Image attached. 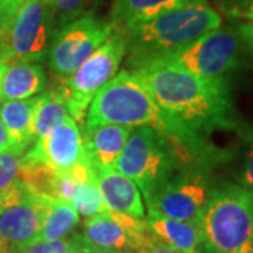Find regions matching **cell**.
Returning <instances> with one entry per match:
<instances>
[{"label":"cell","instance_id":"cell-27","mask_svg":"<svg viewBox=\"0 0 253 253\" xmlns=\"http://www.w3.org/2000/svg\"><path fill=\"white\" fill-rule=\"evenodd\" d=\"M134 253H186L181 252L176 248H172L168 244H165L161 241L158 236L155 235L154 232L149 229L148 235L144 239V242L139 245V248L136 249Z\"/></svg>","mask_w":253,"mask_h":253},{"label":"cell","instance_id":"cell-9","mask_svg":"<svg viewBox=\"0 0 253 253\" xmlns=\"http://www.w3.org/2000/svg\"><path fill=\"white\" fill-rule=\"evenodd\" d=\"M241 38L232 28H215L191 45L162 59L204 79H225L239 66Z\"/></svg>","mask_w":253,"mask_h":253},{"label":"cell","instance_id":"cell-36","mask_svg":"<svg viewBox=\"0 0 253 253\" xmlns=\"http://www.w3.org/2000/svg\"><path fill=\"white\" fill-rule=\"evenodd\" d=\"M7 251H10L9 248H7V245L3 242V239L0 238V253H4L7 252Z\"/></svg>","mask_w":253,"mask_h":253},{"label":"cell","instance_id":"cell-20","mask_svg":"<svg viewBox=\"0 0 253 253\" xmlns=\"http://www.w3.org/2000/svg\"><path fill=\"white\" fill-rule=\"evenodd\" d=\"M44 212L38 241H58L72 234L79 225V214L71 203L42 194Z\"/></svg>","mask_w":253,"mask_h":253},{"label":"cell","instance_id":"cell-7","mask_svg":"<svg viewBox=\"0 0 253 253\" xmlns=\"http://www.w3.org/2000/svg\"><path fill=\"white\" fill-rule=\"evenodd\" d=\"M55 30L56 20L49 0H24L0 41V56L6 63L41 62Z\"/></svg>","mask_w":253,"mask_h":253},{"label":"cell","instance_id":"cell-26","mask_svg":"<svg viewBox=\"0 0 253 253\" xmlns=\"http://www.w3.org/2000/svg\"><path fill=\"white\" fill-rule=\"evenodd\" d=\"M218 4L229 17L253 21V0H222Z\"/></svg>","mask_w":253,"mask_h":253},{"label":"cell","instance_id":"cell-21","mask_svg":"<svg viewBox=\"0 0 253 253\" xmlns=\"http://www.w3.org/2000/svg\"><path fill=\"white\" fill-rule=\"evenodd\" d=\"M69 117L71 114L59 91L56 89L42 91L40 96H37L33 114V131L36 141L48 135L55 126L62 124Z\"/></svg>","mask_w":253,"mask_h":253},{"label":"cell","instance_id":"cell-25","mask_svg":"<svg viewBox=\"0 0 253 253\" xmlns=\"http://www.w3.org/2000/svg\"><path fill=\"white\" fill-rule=\"evenodd\" d=\"M21 158L23 155L11 149L0 152V194L20 180Z\"/></svg>","mask_w":253,"mask_h":253},{"label":"cell","instance_id":"cell-11","mask_svg":"<svg viewBox=\"0 0 253 253\" xmlns=\"http://www.w3.org/2000/svg\"><path fill=\"white\" fill-rule=\"evenodd\" d=\"M211 191L207 179L197 172L170 177L149 200L148 211L177 221L200 224Z\"/></svg>","mask_w":253,"mask_h":253},{"label":"cell","instance_id":"cell-4","mask_svg":"<svg viewBox=\"0 0 253 253\" xmlns=\"http://www.w3.org/2000/svg\"><path fill=\"white\" fill-rule=\"evenodd\" d=\"M204 253H231L253 235V190L226 184L211 191L200 219Z\"/></svg>","mask_w":253,"mask_h":253},{"label":"cell","instance_id":"cell-19","mask_svg":"<svg viewBox=\"0 0 253 253\" xmlns=\"http://www.w3.org/2000/svg\"><path fill=\"white\" fill-rule=\"evenodd\" d=\"M190 0H113L111 23L121 30H129L169 10L180 7Z\"/></svg>","mask_w":253,"mask_h":253},{"label":"cell","instance_id":"cell-38","mask_svg":"<svg viewBox=\"0 0 253 253\" xmlns=\"http://www.w3.org/2000/svg\"><path fill=\"white\" fill-rule=\"evenodd\" d=\"M219 1H222V0H218V3H219Z\"/></svg>","mask_w":253,"mask_h":253},{"label":"cell","instance_id":"cell-14","mask_svg":"<svg viewBox=\"0 0 253 253\" xmlns=\"http://www.w3.org/2000/svg\"><path fill=\"white\" fill-rule=\"evenodd\" d=\"M132 126L97 124L86 126L84 149L96 170H113L124 151Z\"/></svg>","mask_w":253,"mask_h":253},{"label":"cell","instance_id":"cell-22","mask_svg":"<svg viewBox=\"0 0 253 253\" xmlns=\"http://www.w3.org/2000/svg\"><path fill=\"white\" fill-rule=\"evenodd\" d=\"M71 204L78 211L79 215H83L86 218L99 215L107 210L104 201L100 196L96 180L78 183L72 200H71Z\"/></svg>","mask_w":253,"mask_h":253},{"label":"cell","instance_id":"cell-1","mask_svg":"<svg viewBox=\"0 0 253 253\" xmlns=\"http://www.w3.org/2000/svg\"><path fill=\"white\" fill-rule=\"evenodd\" d=\"M135 71L162 111L201 138L203 132L234 126V107L225 79H204L168 59Z\"/></svg>","mask_w":253,"mask_h":253},{"label":"cell","instance_id":"cell-2","mask_svg":"<svg viewBox=\"0 0 253 253\" xmlns=\"http://www.w3.org/2000/svg\"><path fill=\"white\" fill-rule=\"evenodd\" d=\"M116 124L149 126L179 148L199 151L201 138L166 116L135 71H121L107 82L91 100L84 126Z\"/></svg>","mask_w":253,"mask_h":253},{"label":"cell","instance_id":"cell-30","mask_svg":"<svg viewBox=\"0 0 253 253\" xmlns=\"http://www.w3.org/2000/svg\"><path fill=\"white\" fill-rule=\"evenodd\" d=\"M13 151V141L10 138L9 132L6 129V126H3L1 120H0V152H4V151Z\"/></svg>","mask_w":253,"mask_h":253},{"label":"cell","instance_id":"cell-13","mask_svg":"<svg viewBox=\"0 0 253 253\" xmlns=\"http://www.w3.org/2000/svg\"><path fill=\"white\" fill-rule=\"evenodd\" d=\"M23 158L42 163L56 173H69L87 158L79 124L72 117L66 118L48 135L37 139Z\"/></svg>","mask_w":253,"mask_h":253},{"label":"cell","instance_id":"cell-29","mask_svg":"<svg viewBox=\"0 0 253 253\" xmlns=\"http://www.w3.org/2000/svg\"><path fill=\"white\" fill-rule=\"evenodd\" d=\"M236 33L241 38V41H244V44L249 49V52L253 55V21L241 23L236 28Z\"/></svg>","mask_w":253,"mask_h":253},{"label":"cell","instance_id":"cell-17","mask_svg":"<svg viewBox=\"0 0 253 253\" xmlns=\"http://www.w3.org/2000/svg\"><path fill=\"white\" fill-rule=\"evenodd\" d=\"M37 97L26 100H1L0 120L13 141V151L24 155L34 144L33 114Z\"/></svg>","mask_w":253,"mask_h":253},{"label":"cell","instance_id":"cell-35","mask_svg":"<svg viewBox=\"0 0 253 253\" xmlns=\"http://www.w3.org/2000/svg\"><path fill=\"white\" fill-rule=\"evenodd\" d=\"M6 27H4V24H3V20H1V16H0V41L3 40V37L6 34Z\"/></svg>","mask_w":253,"mask_h":253},{"label":"cell","instance_id":"cell-37","mask_svg":"<svg viewBox=\"0 0 253 253\" xmlns=\"http://www.w3.org/2000/svg\"><path fill=\"white\" fill-rule=\"evenodd\" d=\"M4 253H17V252H13V251H7V252H4Z\"/></svg>","mask_w":253,"mask_h":253},{"label":"cell","instance_id":"cell-6","mask_svg":"<svg viewBox=\"0 0 253 253\" xmlns=\"http://www.w3.org/2000/svg\"><path fill=\"white\" fill-rule=\"evenodd\" d=\"M126 54V33L114 26L111 36L82 63L79 69L61 79L56 90L61 93L71 117L76 123L83 120L96 93L117 75Z\"/></svg>","mask_w":253,"mask_h":253},{"label":"cell","instance_id":"cell-32","mask_svg":"<svg viewBox=\"0 0 253 253\" xmlns=\"http://www.w3.org/2000/svg\"><path fill=\"white\" fill-rule=\"evenodd\" d=\"M83 252L84 253H132L126 252V251H110V249H97V248H91L83 245Z\"/></svg>","mask_w":253,"mask_h":253},{"label":"cell","instance_id":"cell-8","mask_svg":"<svg viewBox=\"0 0 253 253\" xmlns=\"http://www.w3.org/2000/svg\"><path fill=\"white\" fill-rule=\"evenodd\" d=\"M113 30L111 21L90 14L59 26L46 52L51 71L59 81L71 76L111 36Z\"/></svg>","mask_w":253,"mask_h":253},{"label":"cell","instance_id":"cell-16","mask_svg":"<svg viewBox=\"0 0 253 253\" xmlns=\"http://www.w3.org/2000/svg\"><path fill=\"white\" fill-rule=\"evenodd\" d=\"M46 87V73L38 62L13 61L6 63L1 78V100H26Z\"/></svg>","mask_w":253,"mask_h":253},{"label":"cell","instance_id":"cell-24","mask_svg":"<svg viewBox=\"0 0 253 253\" xmlns=\"http://www.w3.org/2000/svg\"><path fill=\"white\" fill-rule=\"evenodd\" d=\"M55 13L56 28L76 18L87 16V10L93 0H49Z\"/></svg>","mask_w":253,"mask_h":253},{"label":"cell","instance_id":"cell-12","mask_svg":"<svg viewBox=\"0 0 253 253\" xmlns=\"http://www.w3.org/2000/svg\"><path fill=\"white\" fill-rule=\"evenodd\" d=\"M148 232L149 226L145 219L106 210L99 215L86 218L81 236L86 246L134 253Z\"/></svg>","mask_w":253,"mask_h":253},{"label":"cell","instance_id":"cell-3","mask_svg":"<svg viewBox=\"0 0 253 253\" xmlns=\"http://www.w3.org/2000/svg\"><path fill=\"white\" fill-rule=\"evenodd\" d=\"M222 18L207 0H190L145 23L124 31L128 62L135 69L191 45L221 27Z\"/></svg>","mask_w":253,"mask_h":253},{"label":"cell","instance_id":"cell-18","mask_svg":"<svg viewBox=\"0 0 253 253\" xmlns=\"http://www.w3.org/2000/svg\"><path fill=\"white\" fill-rule=\"evenodd\" d=\"M145 221L149 229L165 244L181 252L199 253L203 242L200 224L163 217L155 211H148V218Z\"/></svg>","mask_w":253,"mask_h":253},{"label":"cell","instance_id":"cell-34","mask_svg":"<svg viewBox=\"0 0 253 253\" xmlns=\"http://www.w3.org/2000/svg\"><path fill=\"white\" fill-rule=\"evenodd\" d=\"M4 69H6V62H4V59L0 56V86H1V78H3ZM0 100H1V93H0Z\"/></svg>","mask_w":253,"mask_h":253},{"label":"cell","instance_id":"cell-23","mask_svg":"<svg viewBox=\"0 0 253 253\" xmlns=\"http://www.w3.org/2000/svg\"><path fill=\"white\" fill-rule=\"evenodd\" d=\"M17 253H84L81 234L66 236L58 241H37Z\"/></svg>","mask_w":253,"mask_h":253},{"label":"cell","instance_id":"cell-28","mask_svg":"<svg viewBox=\"0 0 253 253\" xmlns=\"http://www.w3.org/2000/svg\"><path fill=\"white\" fill-rule=\"evenodd\" d=\"M23 1L24 0H0V16H1L6 30H9L11 20Z\"/></svg>","mask_w":253,"mask_h":253},{"label":"cell","instance_id":"cell-33","mask_svg":"<svg viewBox=\"0 0 253 253\" xmlns=\"http://www.w3.org/2000/svg\"><path fill=\"white\" fill-rule=\"evenodd\" d=\"M231 253H253V235L245 242L241 248H238L236 251Z\"/></svg>","mask_w":253,"mask_h":253},{"label":"cell","instance_id":"cell-31","mask_svg":"<svg viewBox=\"0 0 253 253\" xmlns=\"http://www.w3.org/2000/svg\"><path fill=\"white\" fill-rule=\"evenodd\" d=\"M245 183L253 189V148L252 151L248 155V159H246V165H245V174H244Z\"/></svg>","mask_w":253,"mask_h":253},{"label":"cell","instance_id":"cell-15","mask_svg":"<svg viewBox=\"0 0 253 253\" xmlns=\"http://www.w3.org/2000/svg\"><path fill=\"white\" fill-rule=\"evenodd\" d=\"M96 183L107 210L144 219L142 194L131 179L116 169L96 170Z\"/></svg>","mask_w":253,"mask_h":253},{"label":"cell","instance_id":"cell-10","mask_svg":"<svg viewBox=\"0 0 253 253\" xmlns=\"http://www.w3.org/2000/svg\"><path fill=\"white\" fill-rule=\"evenodd\" d=\"M42 212V194L21 180L0 194V238L10 251L18 252L38 241Z\"/></svg>","mask_w":253,"mask_h":253},{"label":"cell","instance_id":"cell-5","mask_svg":"<svg viewBox=\"0 0 253 253\" xmlns=\"http://www.w3.org/2000/svg\"><path fill=\"white\" fill-rule=\"evenodd\" d=\"M176 149L166 136L149 126H135L118 159L116 170L134 181L148 203L173 176Z\"/></svg>","mask_w":253,"mask_h":253}]
</instances>
